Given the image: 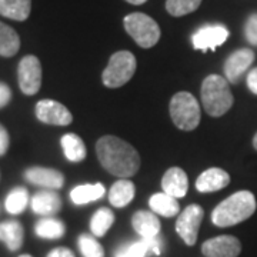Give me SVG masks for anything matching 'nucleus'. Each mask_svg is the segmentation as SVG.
<instances>
[{
	"label": "nucleus",
	"mask_w": 257,
	"mask_h": 257,
	"mask_svg": "<svg viewBox=\"0 0 257 257\" xmlns=\"http://www.w3.org/2000/svg\"><path fill=\"white\" fill-rule=\"evenodd\" d=\"M200 93L203 107L211 117H220L227 113L234 101L229 82L217 74H210L203 80Z\"/></svg>",
	"instance_id": "nucleus-3"
},
{
	"label": "nucleus",
	"mask_w": 257,
	"mask_h": 257,
	"mask_svg": "<svg viewBox=\"0 0 257 257\" xmlns=\"http://www.w3.org/2000/svg\"><path fill=\"white\" fill-rule=\"evenodd\" d=\"M136 67H138V62L132 52L127 50L116 52L114 55H111L107 67L103 72L101 76L103 83L111 89L120 87L133 77Z\"/></svg>",
	"instance_id": "nucleus-5"
},
{
	"label": "nucleus",
	"mask_w": 257,
	"mask_h": 257,
	"mask_svg": "<svg viewBox=\"0 0 257 257\" xmlns=\"http://www.w3.org/2000/svg\"><path fill=\"white\" fill-rule=\"evenodd\" d=\"M36 117L40 121L46 124H53V126H67L73 120L72 113L66 106L50 99H45L37 103Z\"/></svg>",
	"instance_id": "nucleus-9"
},
{
	"label": "nucleus",
	"mask_w": 257,
	"mask_h": 257,
	"mask_svg": "<svg viewBox=\"0 0 257 257\" xmlns=\"http://www.w3.org/2000/svg\"><path fill=\"white\" fill-rule=\"evenodd\" d=\"M254 62V52L250 49H240L227 57L224 63V76L226 80L233 84L239 83L241 76Z\"/></svg>",
	"instance_id": "nucleus-12"
},
{
	"label": "nucleus",
	"mask_w": 257,
	"mask_h": 257,
	"mask_svg": "<svg viewBox=\"0 0 257 257\" xmlns=\"http://www.w3.org/2000/svg\"><path fill=\"white\" fill-rule=\"evenodd\" d=\"M149 204H150V209L156 214L165 216V217H173L180 211L177 199L166 194L165 192L153 194L149 200Z\"/></svg>",
	"instance_id": "nucleus-21"
},
{
	"label": "nucleus",
	"mask_w": 257,
	"mask_h": 257,
	"mask_svg": "<svg viewBox=\"0 0 257 257\" xmlns=\"http://www.w3.org/2000/svg\"><path fill=\"white\" fill-rule=\"evenodd\" d=\"M132 224L142 239H152V237L160 236L162 224H160L159 217L152 211L140 210L135 213L132 219Z\"/></svg>",
	"instance_id": "nucleus-18"
},
{
	"label": "nucleus",
	"mask_w": 257,
	"mask_h": 257,
	"mask_svg": "<svg viewBox=\"0 0 257 257\" xmlns=\"http://www.w3.org/2000/svg\"><path fill=\"white\" fill-rule=\"evenodd\" d=\"M240 251L241 243L234 236H217L202 244V253L206 257H237Z\"/></svg>",
	"instance_id": "nucleus-11"
},
{
	"label": "nucleus",
	"mask_w": 257,
	"mask_h": 257,
	"mask_svg": "<svg viewBox=\"0 0 257 257\" xmlns=\"http://www.w3.org/2000/svg\"><path fill=\"white\" fill-rule=\"evenodd\" d=\"M130 37L143 49H150L160 39V28L156 22L145 13H132L123 20Z\"/></svg>",
	"instance_id": "nucleus-6"
},
{
	"label": "nucleus",
	"mask_w": 257,
	"mask_h": 257,
	"mask_svg": "<svg viewBox=\"0 0 257 257\" xmlns=\"http://www.w3.org/2000/svg\"><path fill=\"white\" fill-rule=\"evenodd\" d=\"M29 204V192L25 187H16L8 194L5 207L10 214H20L28 207Z\"/></svg>",
	"instance_id": "nucleus-28"
},
{
	"label": "nucleus",
	"mask_w": 257,
	"mask_h": 257,
	"mask_svg": "<svg viewBox=\"0 0 257 257\" xmlns=\"http://www.w3.org/2000/svg\"><path fill=\"white\" fill-rule=\"evenodd\" d=\"M100 165L113 176L127 179L138 173L140 156L136 149L116 136H103L96 143Z\"/></svg>",
	"instance_id": "nucleus-1"
},
{
	"label": "nucleus",
	"mask_w": 257,
	"mask_h": 257,
	"mask_svg": "<svg viewBox=\"0 0 257 257\" xmlns=\"http://www.w3.org/2000/svg\"><path fill=\"white\" fill-rule=\"evenodd\" d=\"M244 33H246V39L251 45L257 46V13L251 15L247 19L246 28H244Z\"/></svg>",
	"instance_id": "nucleus-31"
},
{
	"label": "nucleus",
	"mask_w": 257,
	"mask_h": 257,
	"mask_svg": "<svg viewBox=\"0 0 257 257\" xmlns=\"http://www.w3.org/2000/svg\"><path fill=\"white\" fill-rule=\"evenodd\" d=\"M103 196H104V187L100 183L82 184V186L74 187L73 190L70 192V199L77 206L99 200Z\"/></svg>",
	"instance_id": "nucleus-24"
},
{
	"label": "nucleus",
	"mask_w": 257,
	"mask_h": 257,
	"mask_svg": "<svg viewBox=\"0 0 257 257\" xmlns=\"http://www.w3.org/2000/svg\"><path fill=\"white\" fill-rule=\"evenodd\" d=\"M60 143H62V149H63L64 156L67 160L77 163V162H83L86 159V155H87L86 146L77 135L67 133L62 138Z\"/></svg>",
	"instance_id": "nucleus-23"
},
{
	"label": "nucleus",
	"mask_w": 257,
	"mask_h": 257,
	"mask_svg": "<svg viewBox=\"0 0 257 257\" xmlns=\"http://www.w3.org/2000/svg\"><path fill=\"white\" fill-rule=\"evenodd\" d=\"M23 237L25 230L19 221L9 220L0 223V241H3L10 251H16L22 247Z\"/></svg>",
	"instance_id": "nucleus-19"
},
{
	"label": "nucleus",
	"mask_w": 257,
	"mask_h": 257,
	"mask_svg": "<svg viewBox=\"0 0 257 257\" xmlns=\"http://www.w3.org/2000/svg\"><path fill=\"white\" fill-rule=\"evenodd\" d=\"M230 176L227 172L219 167H211L203 172L196 180V189L200 193L217 192L229 186Z\"/></svg>",
	"instance_id": "nucleus-17"
},
{
	"label": "nucleus",
	"mask_w": 257,
	"mask_h": 257,
	"mask_svg": "<svg viewBox=\"0 0 257 257\" xmlns=\"http://www.w3.org/2000/svg\"><path fill=\"white\" fill-rule=\"evenodd\" d=\"M19 257H32L30 254H22V256H19Z\"/></svg>",
	"instance_id": "nucleus-38"
},
{
	"label": "nucleus",
	"mask_w": 257,
	"mask_h": 257,
	"mask_svg": "<svg viewBox=\"0 0 257 257\" xmlns=\"http://www.w3.org/2000/svg\"><path fill=\"white\" fill-rule=\"evenodd\" d=\"M256 211V197L251 192L241 190L224 199L211 213V221L217 227H230L247 220Z\"/></svg>",
	"instance_id": "nucleus-2"
},
{
	"label": "nucleus",
	"mask_w": 257,
	"mask_h": 257,
	"mask_svg": "<svg viewBox=\"0 0 257 257\" xmlns=\"http://www.w3.org/2000/svg\"><path fill=\"white\" fill-rule=\"evenodd\" d=\"M47 257H76L74 256V253L70 250V248H66V247H56L53 248Z\"/></svg>",
	"instance_id": "nucleus-34"
},
{
	"label": "nucleus",
	"mask_w": 257,
	"mask_h": 257,
	"mask_svg": "<svg viewBox=\"0 0 257 257\" xmlns=\"http://www.w3.org/2000/svg\"><path fill=\"white\" fill-rule=\"evenodd\" d=\"M170 116L180 130L190 132L200 123V106L193 94L179 92L170 100Z\"/></svg>",
	"instance_id": "nucleus-4"
},
{
	"label": "nucleus",
	"mask_w": 257,
	"mask_h": 257,
	"mask_svg": "<svg viewBox=\"0 0 257 257\" xmlns=\"http://www.w3.org/2000/svg\"><path fill=\"white\" fill-rule=\"evenodd\" d=\"M35 231L39 237L47 240L60 239L66 231V227L62 221L55 217H43L36 223Z\"/></svg>",
	"instance_id": "nucleus-26"
},
{
	"label": "nucleus",
	"mask_w": 257,
	"mask_h": 257,
	"mask_svg": "<svg viewBox=\"0 0 257 257\" xmlns=\"http://www.w3.org/2000/svg\"><path fill=\"white\" fill-rule=\"evenodd\" d=\"M162 189L166 194L180 199L184 197L187 189H189V179L180 167H172L169 169L162 179Z\"/></svg>",
	"instance_id": "nucleus-16"
},
{
	"label": "nucleus",
	"mask_w": 257,
	"mask_h": 257,
	"mask_svg": "<svg viewBox=\"0 0 257 257\" xmlns=\"http://www.w3.org/2000/svg\"><path fill=\"white\" fill-rule=\"evenodd\" d=\"M253 147L257 150V133L254 135V138H253Z\"/></svg>",
	"instance_id": "nucleus-37"
},
{
	"label": "nucleus",
	"mask_w": 257,
	"mask_h": 257,
	"mask_svg": "<svg viewBox=\"0 0 257 257\" xmlns=\"http://www.w3.org/2000/svg\"><path fill=\"white\" fill-rule=\"evenodd\" d=\"M163 250V239L160 236L152 239H140L123 244L117 248L116 257H146L149 254L160 256Z\"/></svg>",
	"instance_id": "nucleus-13"
},
{
	"label": "nucleus",
	"mask_w": 257,
	"mask_h": 257,
	"mask_svg": "<svg viewBox=\"0 0 257 257\" xmlns=\"http://www.w3.org/2000/svg\"><path fill=\"white\" fill-rule=\"evenodd\" d=\"M247 86L250 89V92L257 94V67L253 69L247 76Z\"/></svg>",
	"instance_id": "nucleus-35"
},
{
	"label": "nucleus",
	"mask_w": 257,
	"mask_h": 257,
	"mask_svg": "<svg viewBox=\"0 0 257 257\" xmlns=\"http://www.w3.org/2000/svg\"><path fill=\"white\" fill-rule=\"evenodd\" d=\"M12 99V90L6 83L0 82V109L5 107Z\"/></svg>",
	"instance_id": "nucleus-32"
},
{
	"label": "nucleus",
	"mask_w": 257,
	"mask_h": 257,
	"mask_svg": "<svg viewBox=\"0 0 257 257\" xmlns=\"http://www.w3.org/2000/svg\"><path fill=\"white\" fill-rule=\"evenodd\" d=\"M114 223V214L110 209L107 207H101L93 214L92 220H90V230H92L93 236L101 237L107 233V230L110 229L111 224Z\"/></svg>",
	"instance_id": "nucleus-27"
},
{
	"label": "nucleus",
	"mask_w": 257,
	"mask_h": 257,
	"mask_svg": "<svg viewBox=\"0 0 257 257\" xmlns=\"http://www.w3.org/2000/svg\"><path fill=\"white\" fill-rule=\"evenodd\" d=\"M18 79L19 87L25 94L33 96L39 92L42 86V64L36 56L28 55L20 60Z\"/></svg>",
	"instance_id": "nucleus-8"
},
{
	"label": "nucleus",
	"mask_w": 257,
	"mask_h": 257,
	"mask_svg": "<svg viewBox=\"0 0 257 257\" xmlns=\"http://www.w3.org/2000/svg\"><path fill=\"white\" fill-rule=\"evenodd\" d=\"M9 133H8L6 128L0 124V156L6 155V152H8V149H9Z\"/></svg>",
	"instance_id": "nucleus-33"
},
{
	"label": "nucleus",
	"mask_w": 257,
	"mask_h": 257,
	"mask_svg": "<svg viewBox=\"0 0 257 257\" xmlns=\"http://www.w3.org/2000/svg\"><path fill=\"white\" fill-rule=\"evenodd\" d=\"M135 193H136L135 184L130 180L121 179L111 186L110 193H109V200L114 207H124L133 200Z\"/></svg>",
	"instance_id": "nucleus-22"
},
{
	"label": "nucleus",
	"mask_w": 257,
	"mask_h": 257,
	"mask_svg": "<svg viewBox=\"0 0 257 257\" xmlns=\"http://www.w3.org/2000/svg\"><path fill=\"white\" fill-rule=\"evenodd\" d=\"M204 211L199 204H190L184 209L176 221V231L187 246H194L199 236Z\"/></svg>",
	"instance_id": "nucleus-7"
},
{
	"label": "nucleus",
	"mask_w": 257,
	"mask_h": 257,
	"mask_svg": "<svg viewBox=\"0 0 257 257\" xmlns=\"http://www.w3.org/2000/svg\"><path fill=\"white\" fill-rule=\"evenodd\" d=\"M20 49V37L15 29L0 22V56L12 57Z\"/></svg>",
	"instance_id": "nucleus-25"
},
{
	"label": "nucleus",
	"mask_w": 257,
	"mask_h": 257,
	"mask_svg": "<svg viewBox=\"0 0 257 257\" xmlns=\"http://www.w3.org/2000/svg\"><path fill=\"white\" fill-rule=\"evenodd\" d=\"M77 244L83 257H104V248L97 240L90 234H82Z\"/></svg>",
	"instance_id": "nucleus-30"
},
{
	"label": "nucleus",
	"mask_w": 257,
	"mask_h": 257,
	"mask_svg": "<svg viewBox=\"0 0 257 257\" xmlns=\"http://www.w3.org/2000/svg\"><path fill=\"white\" fill-rule=\"evenodd\" d=\"M229 37V30L221 25H210L199 29L192 37L193 47L196 50H214L221 46Z\"/></svg>",
	"instance_id": "nucleus-10"
},
{
	"label": "nucleus",
	"mask_w": 257,
	"mask_h": 257,
	"mask_svg": "<svg viewBox=\"0 0 257 257\" xmlns=\"http://www.w3.org/2000/svg\"><path fill=\"white\" fill-rule=\"evenodd\" d=\"M32 12V0H0V15L5 18L23 22Z\"/></svg>",
	"instance_id": "nucleus-20"
},
{
	"label": "nucleus",
	"mask_w": 257,
	"mask_h": 257,
	"mask_svg": "<svg viewBox=\"0 0 257 257\" xmlns=\"http://www.w3.org/2000/svg\"><path fill=\"white\" fill-rule=\"evenodd\" d=\"M25 179L29 183L36 184L49 190H57L64 183V176L59 170L47 167H30L25 172Z\"/></svg>",
	"instance_id": "nucleus-14"
},
{
	"label": "nucleus",
	"mask_w": 257,
	"mask_h": 257,
	"mask_svg": "<svg viewBox=\"0 0 257 257\" xmlns=\"http://www.w3.org/2000/svg\"><path fill=\"white\" fill-rule=\"evenodd\" d=\"M30 207L39 216L50 217V216H53V214L60 211V209H62V199L53 190H42V192H37L32 197Z\"/></svg>",
	"instance_id": "nucleus-15"
},
{
	"label": "nucleus",
	"mask_w": 257,
	"mask_h": 257,
	"mask_svg": "<svg viewBox=\"0 0 257 257\" xmlns=\"http://www.w3.org/2000/svg\"><path fill=\"white\" fill-rule=\"evenodd\" d=\"M200 3H202V0H167L166 10L172 16L180 18V16H186V15L199 9Z\"/></svg>",
	"instance_id": "nucleus-29"
},
{
	"label": "nucleus",
	"mask_w": 257,
	"mask_h": 257,
	"mask_svg": "<svg viewBox=\"0 0 257 257\" xmlns=\"http://www.w3.org/2000/svg\"><path fill=\"white\" fill-rule=\"evenodd\" d=\"M126 2H128V3H132V5H143V3H146L147 0H126Z\"/></svg>",
	"instance_id": "nucleus-36"
}]
</instances>
